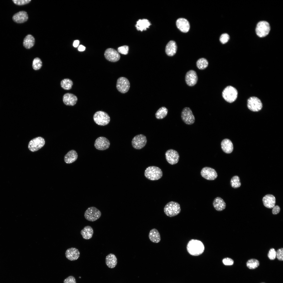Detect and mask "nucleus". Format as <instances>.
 Listing matches in <instances>:
<instances>
[{
	"label": "nucleus",
	"instance_id": "obj_31",
	"mask_svg": "<svg viewBox=\"0 0 283 283\" xmlns=\"http://www.w3.org/2000/svg\"><path fill=\"white\" fill-rule=\"evenodd\" d=\"M35 43V39L31 34L27 35L24 39L23 42L24 46L27 49L32 47L34 45Z\"/></svg>",
	"mask_w": 283,
	"mask_h": 283
},
{
	"label": "nucleus",
	"instance_id": "obj_43",
	"mask_svg": "<svg viewBox=\"0 0 283 283\" xmlns=\"http://www.w3.org/2000/svg\"><path fill=\"white\" fill-rule=\"evenodd\" d=\"M222 261L224 264L226 265H233L234 263L233 260L229 258H224Z\"/></svg>",
	"mask_w": 283,
	"mask_h": 283
},
{
	"label": "nucleus",
	"instance_id": "obj_23",
	"mask_svg": "<svg viewBox=\"0 0 283 283\" xmlns=\"http://www.w3.org/2000/svg\"><path fill=\"white\" fill-rule=\"evenodd\" d=\"M221 146L222 150L225 153L230 154L232 151L233 146L231 141L229 139H225L221 142Z\"/></svg>",
	"mask_w": 283,
	"mask_h": 283
},
{
	"label": "nucleus",
	"instance_id": "obj_5",
	"mask_svg": "<svg viewBox=\"0 0 283 283\" xmlns=\"http://www.w3.org/2000/svg\"><path fill=\"white\" fill-rule=\"evenodd\" d=\"M93 119L96 124L101 126L108 124L110 120V118L108 115L105 112L102 111H98L96 112L94 115Z\"/></svg>",
	"mask_w": 283,
	"mask_h": 283
},
{
	"label": "nucleus",
	"instance_id": "obj_24",
	"mask_svg": "<svg viewBox=\"0 0 283 283\" xmlns=\"http://www.w3.org/2000/svg\"><path fill=\"white\" fill-rule=\"evenodd\" d=\"M177 49V45L176 42L173 41L171 40L166 45L165 52L168 56H173L176 53Z\"/></svg>",
	"mask_w": 283,
	"mask_h": 283
},
{
	"label": "nucleus",
	"instance_id": "obj_22",
	"mask_svg": "<svg viewBox=\"0 0 283 283\" xmlns=\"http://www.w3.org/2000/svg\"><path fill=\"white\" fill-rule=\"evenodd\" d=\"M264 205L268 208H273L275 205L276 199L273 195L268 194L264 196L262 199Z\"/></svg>",
	"mask_w": 283,
	"mask_h": 283
},
{
	"label": "nucleus",
	"instance_id": "obj_47",
	"mask_svg": "<svg viewBox=\"0 0 283 283\" xmlns=\"http://www.w3.org/2000/svg\"><path fill=\"white\" fill-rule=\"evenodd\" d=\"M79 41L78 40H75L73 43V46L74 47H76L78 46Z\"/></svg>",
	"mask_w": 283,
	"mask_h": 283
},
{
	"label": "nucleus",
	"instance_id": "obj_45",
	"mask_svg": "<svg viewBox=\"0 0 283 283\" xmlns=\"http://www.w3.org/2000/svg\"><path fill=\"white\" fill-rule=\"evenodd\" d=\"M280 211V208L278 205L275 206L272 210V213L274 215H276L279 213Z\"/></svg>",
	"mask_w": 283,
	"mask_h": 283
},
{
	"label": "nucleus",
	"instance_id": "obj_18",
	"mask_svg": "<svg viewBox=\"0 0 283 283\" xmlns=\"http://www.w3.org/2000/svg\"><path fill=\"white\" fill-rule=\"evenodd\" d=\"M176 25L178 29L183 32H188L190 28L188 21L186 19L183 18H179L177 20Z\"/></svg>",
	"mask_w": 283,
	"mask_h": 283
},
{
	"label": "nucleus",
	"instance_id": "obj_39",
	"mask_svg": "<svg viewBox=\"0 0 283 283\" xmlns=\"http://www.w3.org/2000/svg\"><path fill=\"white\" fill-rule=\"evenodd\" d=\"M229 38V36L228 34L227 33H224L221 35L220 38V40L222 43L225 44L228 42Z\"/></svg>",
	"mask_w": 283,
	"mask_h": 283
},
{
	"label": "nucleus",
	"instance_id": "obj_7",
	"mask_svg": "<svg viewBox=\"0 0 283 283\" xmlns=\"http://www.w3.org/2000/svg\"><path fill=\"white\" fill-rule=\"evenodd\" d=\"M270 30V26L269 23L265 21H261L257 25L256 32L259 37H263L268 34Z\"/></svg>",
	"mask_w": 283,
	"mask_h": 283
},
{
	"label": "nucleus",
	"instance_id": "obj_19",
	"mask_svg": "<svg viewBox=\"0 0 283 283\" xmlns=\"http://www.w3.org/2000/svg\"><path fill=\"white\" fill-rule=\"evenodd\" d=\"M66 258L69 260L74 261L77 259L79 257L80 253L79 250L74 247L67 249L65 253Z\"/></svg>",
	"mask_w": 283,
	"mask_h": 283
},
{
	"label": "nucleus",
	"instance_id": "obj_9",
	"mask_svg": "<svg viewBox=\"0 0 283 283\" xmlns=\"http://www.w3.org/2000/svg\"><path fill=\"white\" fill-rule=\"evenodd\" d=\"M147 142L146 137L143 134H139L135 136L132 141L133 147L136 149H140L144 148Z\"/></svg>",
	"mask_w": 283,
	"mask_h": 283
},
{
	"label": "nucleus",
	"instance_id": "obj_11",
	"mask_svg": "<svg viewBox=\"0 0 283 283\" xmlns=\"http://www.w3.org/2000/svg\"><path fill=\"white\" fill-rule=\"evenodd\" d=\"M181 117L184 122L187 124H193L195 121V117L192 111L188 107H185L183 109Z\"/></svg>",
	"mask_w": 283,
	"mask_h": 283
},
{
	"label": "nucleus",
	"instance_id": "obj_41",
	"mask_svg": "<svg viewBox=\"0 0 283 283\" xmlns=\"http://www.w3.org/2000/svg\"><path fill=\"white\" fill-rule=\"evenodd\" d=\"M276 257L280 261L283 260V248H280L276 252Z\"/></svg>",
	"mask_w": 283,
	"mask_h": 283
},
{
	"label": "nucleus",
	"instance_id": "obj_32",
	"mask_svg": "<svg viewBox=\"0 0 283 283\" xmlns=\"http://www.w3.org/2000/svg\"><path fill=\"white\" fill-rule=\"evenodd\" d=\"M168 112V109L166 107H162L157 111L155 114V116L158 119H162L166 116Z\"/></svg>",
	"mask_w": 283,
	"mask_h": 283
},
{
	"label": "nucleus",
	"instance_id": "obj_29",
	"mask_svg": "<svg viewBox=\"0 0 283 283\" xmlns=\"http://www.w3.org/2000/svg\"><path fill=\"white\" fill-rule=\"evenodd\" d=\"M149 237L150 241L154 243H158L161 240L160 233L156 228H153L150 230L149 233Z\"/></svg>",
	"mask_w": 283,
	"mask_h": 283
},
{
	"label": "nucleus",
	"instance_id": "obj_12",
	"mask_svg": "<svg viewBox=\"0 0 283 283\" xmlns=\"http://www.w3.org/2000/svg\"><path fill=\"white\" fill-rule=\"evenodd\" d=\"M116 87L119 92L122 93H125L127 92L129 89V82L126 78L120 77L117 80Z\"/></svg>",
	"mask_w": 283,
	"mask_h": 283
},
{
	"label": "nucleus",
	"instance_id": "obj_3",
	"mask_svg": "<svg viewBox=\"0 0 283 283\" xmlns=\"http://www.w3.org/2000/svg\"><path fill=\"white\" fill-rule=\"evenodd\" d=\"M164 210L166 215L170 217L178 215L181 211L179 204L174 201H171L167 203L165 206Z\"/></svg>",
	"mask_w": 283,
	"mask_h": 283
},
{
	"label": "nucleus",
	"instance_id": "obj_15",
	"mask_svg": "<svg viewBox=\"0 0 283 283\" xmlns=\"http://www.w3.org/2000/svg\"><path fill=\"white\" fill-rule=\"evenodd\" d=\"M110 143L106 138L100 137L98 138L95 140L94 146L95 148L99 150H103L108 148L110 146Z\"/></svg>",
	"mask_w": 283,
	"mask_h": 283
},
{
	"label": "nucleus",
	"instance_id": "obj_34",
	"mask_svg": "<svg viewBox=\"0 0 283 283\" xmlns=\"http://www.w3.org/2000/svg\"><path fill=\"white\" fill-rule=\"evenodd\" d=\"M259 261L257 259H251L246 263V266L249 269H253L257 268L259 265Z\"/></svg>",
	"mask_w": 283,
	"mask_h": 283
},
{
	"label": "nucleus",
	"instance_id": "obj_27",
	"mask_svg": "<svg viewBox=\"0 0 283 283\" xmlns=\"http://www.w3.org/2000/svg\"><path fill=\"white\" fill-rule=\"evenodd\" d=\"M78 155L76 151L74 150L69 151L65 155L64 161L67 164H71L74 162L78 158Z\"/></svg>",
	"mask_w": 283,
	"mask_h": 283
},
{
	"label": "nucleus",
	"instance_id": "obj_20",
	"mask_svg": "<svg viewBox=\"0 0 283 283\" xmlns=\"http://www.w3.org/2000/svg\"><path fill=\"white\" fill-rule=\"evenodd\" d=\"M28 17L27 13L24 11H20L14 14L12 17L13 21L18 23H22L26 21Z\"/></svg>",
	"mask_w": 283,
	"mask_h": 283
},
{
	"label": "nucleus",
	"instance_id": "obj_48",
	"mask_svg": "<svg viewBox=\"0 0 283 283\" xmlns=\"http://www.w3.org/2000/svg\"></svg>",
	"mask_w": 283,
	"mask_h": 283
},
{
	"label": "nucleus",
	"instance_id": "obj_46",
	"mask_svg": "<svg viewBox=\"0 0 283 283\" xmlns=\"http://www.w3.org/2000/svg\"><path fill=\"white\" fill-rule=\"evenodd\" d=\"M85 47L82 45H80L79 47L78 50L80 51H83L85 50Z\"/></svg>",
	"mask_w": 283,
	"mask_h": 283
},
{
	"label": "nucleus",
	"instance_id": "obj_17",
	"mask_svg": "<svg viewBox=\"0 0 283 283\" xmlns=\"http://www.w3.org/2000/svg\"><path fill=\"white\" fill-rule=\"evenodd\" d=\"M185 80L187 84L189 86H193L197 83L198 77L197 73L194 70H191L186 73Z\"/></svg>",
	"mask_w": 283,
	"mask_h": 283
},
{
	"label": "nucleus",
	"instance_id": "obj_33",
	"mask_svg": "<svg viewBox=\"0 0 283 283\" xmlns=\"http://www.w3.org/2000/svg\"><path fill=\"white\" fill-rule=\"evenodd\" d=\"M72 81L68 78L64 79L61 82V85L62 88L66 90L70 89L73 85Z\"/></svg>",
	"mask_w": 283,
	"mask_h": 283
},
{
	"label": "nucleus",
	"instance_id": "obj_6",
	"mask_svg": "<svg viewBox=\"0 0 283 283\" xmlns=\"http://www.w3.org/2000/svg\"><path fill=\"white\" fill-rule=\"evenodd\" d=\"M101 213L100 211L94 206L88 208L85 212L84 216L85 219L90 221H94L98 219L101 217Z\"/></svg>",
	"mask_w": 283,
	"mask_h": 283
},
{
	"label": "nucleus",
	"instance_id": "obj_14",
	"mask_svg": "<svg viewBox=\"0 0 283 283\" xmlns=\"http://www.w3.org/2000/svg\"><path fill=\"white\" fill-rule=\"evenodd\" d=\"M165 158L167 161L170 164L173 165L178 162L179 156L178 153L173 149L167 150L165 153Z\"/></svg>",
	"mask_w": 283,
	"mask_h": 283
},
{
	"label": "nucleus",
	"instance_id": "obj_21",
	"mask_svg": "<svg viewBox=\"0 0 283 283\" xmlns=\"http://www.w3.org/2000/svg\"><path fill=\"white\" fill-rule=\"evenodd\" d=\"M63 101L66 105L73 106L77 103L78 100L77 97L74 95L67 93L65 94L63 97Z\"/></svg>",
	"mask_w": 283,
	"mask_h": 283
},
{
	"label": "nucleus",
	"instance_id": "obj_37",
	"mask_svg": "<svg viewBox=\"0 0 283 283\" xmlns=\"http://www.w3.org/2000/svg\"><path fill=\"white\" fill-rule=\"evenodd\" d=\"M42 66V62L41 59L38 57L35 58L33 61L32 67L35 70L40 69Z\"/></svg>",
	"mask_w": 283,
	"mask_h": 283
},
{
	"label": "nucleus",
	"instance_id": "obj_10",
	"mask_svg": "<svg viewBox=\"0 0 283 283\" xmlns=\"http://www.w3.org/2000/svg\"><path fill=\"white\" fill-rule=\"evenodd\" d=\"M247 107L251 111L257 112L262 109V104L260 100L258 97H251L248 100Z\"/></svg>",
	"mask_w": 283,
	"mask_h": 283
},
{
	"label": "nucleus",
	"instance_id": "obj_2",
	"mask_svg": "<svg viewBox=\"0 0 283 283\" xmlns=\"http://www.w3.org/2000/svg\"><path fill=\"white\" fill-rule=\"evenodd\" d=\"M144 175L147 179L151 181H155L160 179L163 176V173L159 167L152 166L146 168L145 171Z\"/></svg>",
	"mask_w": 283,
	"mask_h": 283
},
{
	"label": "nucleus",
	"instance_id": "obj_35",
	"mask_svg": "<svg viewBox=\"0 0 283 283\" xmlns=\"http://www.w3.org/2000/svg\"><path fill=\"white\" fill-rule=\"evenodd\" d=\"M208 62L206 59L201 58L199 59L196 62V66L199 69L203 70L205 69L208 66Z\"/></svg>",
	"mask_w": 283,
	"mask_h": 283
},
{
	"label": "nucleus",
	"instance_id": "obj_16",
	"mask_svg": "<svg viewBox=\"0 0 283 283\" xmlns=\"http://www.w3.org/2000/svg\"><path fill=\"white\" fill-rule=\"evenodd\" d=\"M104 55L106 59L112 62L118 61L120 58L119 53L116 50L112 48L107 49L105 51Z\"/></svg>",
	"mask_w": 283,
	"mask_h": 283
},
{
	"label": "nucleus",
	"instance_id": "obj_4",
	"mask_svg": "<svg viewBox=\"0 0 283 283\" xmlns=\"http://www.w3.org/2000/svg\"><path fill=\"white\" fill-rule=\"evenodd\" d=\"M238 94V91L235 88L231 86H228L223 90L222 95L226 101L231 103L236 100Z\"/></svg>",
	"mask_w": 283,
	"mask_h": 283
},
{
	"label": "nucleus",
	"instance_id": "obj_26",
	"mask_svg": "<svg viewBox=\"0 0 283 283\" xmlns=\"http://www.w3.org/2000/svg\"><path fill=\"white\" fill-rule=\"evenodd\" d=\"M105 263L107 266L109 268H114L117 264V257L114 254L112 253L109 254L106 257Z\"/></svg>",
	"mask_w": 283,
	"mask_h": 283
},
{
	"label": "nucleus",
	"instance_id": "obj_42",
	"mask_svg": "<svg viewBox=\"0 0 283 283\" xmlns=\"http://www.w3.org/2000/svg\"><path fill=\"white\" fill-rule=\"evenodd\" d=\"M13 3L18 5H23L30 2L31 0H12Z\"/></svg>",
	"mask_w": 283,
	"mask_h": 283
},
{
	"label": "nucleus",
	"instance_id": "obj_13",
	"mask_svg": "<svg viewBox=\"0 0 283 283\" xmlns=\"http://www.w3.org/2000/svg\"><path fill=\"white\" fill-rule=\"evenodd\" d=\"M201 176L205 179L209 180H213L217 177V174L215 169L209 167L203 168L200 172Z\"/></svg>",
	"mask_w": 283,
	"mask_h": 283
},
{
	"label": "nucleus",
	"instance_id": "obj_30",
	"mask_svg": "<svg viewBox=\"0 0 283 283\" xmlns=\"http://www.w3.org/2000/svg\"><path fill=\"white\" fill-rule=\"evenodd\" d=\"M94 232L92 228L89 226H85L80 231V234L83 238L86 240H89L92 237Z\"/></svg>",
	"mask_w": 283,
	"mask_h": 283
},
{
	"label": "nucleus",
	"instance_id": "obj_25",
	"mask_svg": "<svg viewBox=\"0 0 283 283\" xmlns=\"http://www.w3.org/2000/svg\"><path fill=\"white\" fill-rule=\"evenodd\" d=\"M213 205L215 209L219 211L223 210L226 207L225 203L219 197H217L214 199L213 202Z\"/></svg>",
	"mask_w": 283,
	"mask_h": 283
},
{
	"label": "nucleus",
	"instance_id": "obj_44",
	"mask_svg": "<svg viewBox=\"0 0 283 283\" xmlns=\"http://www.w3.org/2000/svg\"><path fill=\"white\" fill-rule=\"evenodd\" d=\"M64 283H76L75 277L72 276H69L65 279Z\"/></svg>",
	"mask_w": 283,
	"mask_h": 283
},
{
	"label": "nucleus",
	"instance_id": "obj_36",
	"mask_svg": "<svg viewBox=\"0 0 283 283\" xmlns=\"http://www.w3.org/2000/svg\"><path fill=\"white\" fill-rule=\"evenodd\" d=\"M230 184L231 187L233 188H236L239 187L241 185L239 177L237 176L233 177L230 180Z\"/></svg>",
	"mask_w": 283,
	"mask_h": 283
},
{
	"label": "nucleus",
	"instance_id": "obj_38",
	"mask_svg": "<svg viewBox=\"0 0 283 283\" xmlns=\"http://www.w3.org/2000/svg\"><path fill=\"white\" fill-rule=\"evenodd\" d=\"M129 47L127 46H123L118 47V52L123 55H127L128 53Z\"/></svg>",
	"mask_w": 283,
	"mask_h": 283
},
{
	"label": "nucleus",
	"instance_id": "obj_1",
	"mask_svg": "<svg viewBox=\"0 0 283 283\" xmlns=\"http://www.w3.org/2000/svg\"><path fill=\"white\" fill-rule=\"evenodd\" d=\"M188 252L193 256H198L202 254L204 250V246L200 241L194 239L191 240L187 246Z\"/></svg>",
	"mask_w": 283,
	"mask_h": 283
},
{
	"label": "nucleus",
	"instance_id": "obj_40",
	"mask_svg": "<svg viewBox=\"0 0 283 283\" xmlns=\"http://www.w3.org/2000/svg\"><path fill=\"white\" fill-rule=\"evenodd\" d=\"M268 258L271 260L275 259L276 257V251L274 248H272L269 250L268 254Z\"/></svg>",
	"mask_w": 283,
	"mask_h": 283
},
{
	"label": "nucleus",
	"instance_id": "obj_8",
	"mask_svg": "<svg viewBox=\"0 0 283 283\" xmlns=\"http://www.w3.org/2000/svg\"><path fill=\"white\" fill-rule=\"evenodd\" d=\"M45 143L43 138L40 137H37L29 142L28 148L32 152H35L41 148L44 145Z\"/></svg>",
	"mask_w": 283,
	"mask_h": 283
},
{
	"label": "nucleus",
	"instance_id": "obj_28",
	"mask_svg": "<svg viewBox=\"0 0 283 283\" xmlns=\"http://www.w3.org/2000/svg\"><path fill=\"white\" fill-rule=\"evenodd\" d=\"M151 25L150 22L147 19H139L137 21L135 27L137 30L142 31L146 30Z\"/></svg>",
	"mask_w": 283,
	"mask_h": 283
}]
</instances>
